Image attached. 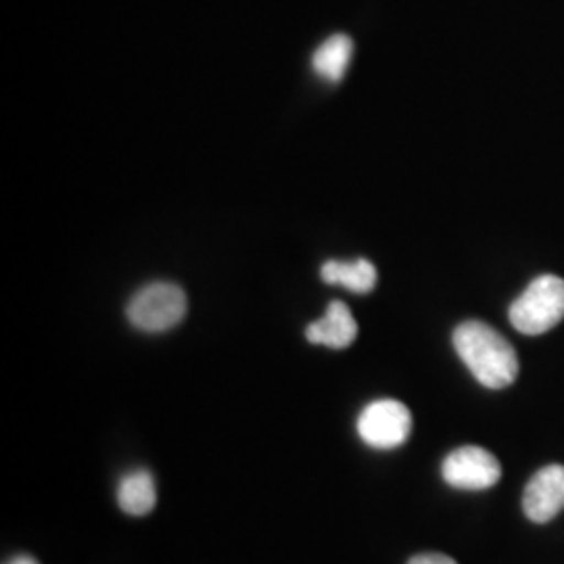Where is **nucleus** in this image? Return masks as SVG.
<instances>
[{"label":"nucleus","mask_w":564,"mask_h":564,"mask_svg":"<svg viewBox=\"0 0 564 564\" xmlns=\"http://www.w3.org/2000/svg\"><path fill=\"white\" fill-rule=\"evenodd\" d=\"M454 347L470 375L487 389H505L517 381V351L489 324L479 321L460 324L454 330Z\"/></svg>","instance_id":"obj_1"},{"label":"nucleus","mask_w":564,"mask_h":564,"mask_svg":"<svg viewBox=\"0 0 564 564\" xmlns=\"http://www.w3.org/2000/svg\"><path fill=\"white\" fill-rule=\"evenodd\" d=\"M510 323L523 335H544L564 318V281L544 274L531 282L510 305Z\"/></svg>","instance_id":"obj_2"},{"label":"nucleus","mask_w":564,"mask_h":564,"mask_svg":"<svg viewBox=\"0 0 564 564\" xmlns=\"http://www.w3.org/2000/svg\"><path fill=\"white\" fill-rule=\"evenodd\" d=\"M186 295L174 282H151L128 303V321L142 333H165L182 323Z\"/></svg>","instance_id":"obj_3"},{"label":"nucleus","mask_w":564,"mask_h":564,"mask_svg":"<svg viewBox=\"0 0 564 564\" xmlns=\"http://www.w3.org/2000/svg\"><path fill=\"white\" fill-rule=\"evenodd\" d=\"M412 414L398 400L368 403L358 419V435L375 449H395L410 440Z\"/></svg>","instance_id":"obj_4"},{"label":"nucleus","mask_w":564,"mask_h":564,"mask_svg":"<svg viewBox=\"0 0 564 564\" xmlns=\"http://www.w3.org/2000/svg\"><path fill=\"white\" fill-rule=\"evenodd\" d=\"M444 481L456 489L481 491L500 481L502 466L498 458L479 445H464L445 456L442 464Z\"/></svg>","instance_id":"obj_5"},{"label":"nucleus","mask_w":564,"mask_h":564,"mask_svg":"<svg viewBox=\"0 0 564 564\" xmlns=\"http://www.w3.org/2000/svg\"><path fill=\"white\" fill-rule=\"evenodd\" d=\"M523 510L529 521L544 524L564 510V466L550 464L524 487Z\"/></svg>","instance_id":"obj_6"},{"label":"nucleus","mask_w":564,"mask_h":564,"mask_svg":"<svg viewBox=\"0 0 564 564\" xmlns=\"http://www.w3.org/2000/svg\"><path fill=\"white\" fill-rule=\"evenodd\" d=\"M307 341L330 349H345L358 337V323L343 302H333L321 321L305 328Z\"/></svg>","instance_id":"obj_7"},{"label":"nucleus","mask_w":564,"mask_h":564,"mask_svg":"<svg viewBox=\"0 0 564 564\" xmlns=\"http://www.w3.org/2000/svg\"><path fill=\"white\" fill-rule=\"evenodd\" d=\"M118 505L126 514L144 517L158 505V487L149 470L137 468L128 473L118 487Z\"/></svg>","instance_id":"obj_8"},{"label":"nucleus","mask_w":564,"mask_h":564,"mask_svg":"<svg viewBox=\"0 0 564 564\" xmlns=\"http://www.w3.org/2000/svg\"><path fill=\"white\" fill-rule=\"evenodd\" d=\"M354 57V41L345 34H335L316 48L312 57L314 72L326 82H341Z\"/></svg>","instance_id":"obj_9"},{"label":"nucleus","mask_w":564,"mask_h":564,"mask_svg":"<svg viewBox=\"0 0 564 564\" xmlns=\"http://www.w3.org/2000/svg\"><path fill=\"white\" fill-rule=\"evenodd\" d=\"M321 276L326 284H339L349 289L351 293H360V295L370 293L379 281L377 268L368 260H356V262L330 260L321 268Z\"/></svg>","instance_id":"obj_10"},{"label":"nucleus","mask_w":564,"mask_h":564,"mask_svg":"<svg viewBox=\"0 0 564 564\" xmlns=\"http://www.w3.org/2000/svg\"><path fill=\"white\" fill-rule=\"evenodd\" d=\"M408 564H458L454 558L445 556V554H437V552H426V554H419L414 558H410Z\"/></svg>","instance_id":"obj_11"},{"label":"nucleus","mask_w":564,"mask_h":564,"mask_svg":"<svg viewBox=\"0 0 564 564\" xmlns=\"http://www.w3.org/2000/svg\"><path fill=\"white\" fill-rule=\"evenodd\" d=\"M7 564H39V561H36V558H32V556H28V554H20V556L11 558Z\"/></svg>","instance_id":"obj_12"}]
</instances>
